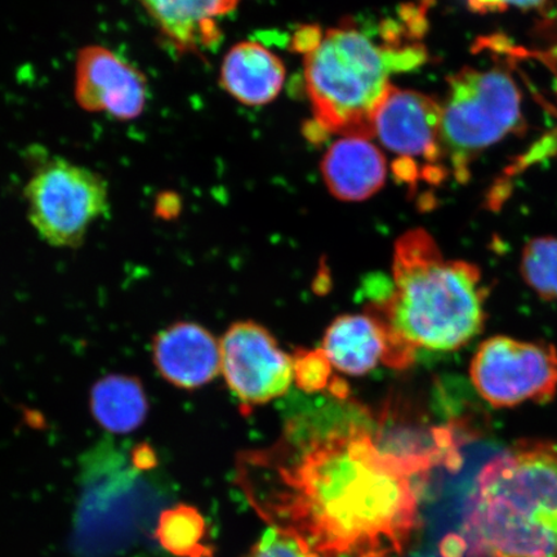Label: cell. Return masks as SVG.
<instances>
[{"instance_id":"11","label":"cell","mask_w":557,"mask_h":557,"mask_svg":"<svg viewBox=\"0 0 557 557\" xmlns=\"http://www.w3.org/2000/svg\"><path fill=\"white\" fill-rule=\"evenodd\" d=\"M151 351L160 377L185 392L208 385L221 373V345L198 323L166 326L152 339Z\"/></svg>"},{"instance_id":"10","label":"cell","mask_w":557,"mask_h":557,"mask_svg":"<svg viewBox=\"0 0 557 557\" xmlns=\"http://www.w3.org/2000/svg\"><path fill=\"white\" fill-rule=\"evenodd\" d=\"M74 96L88 113L134 121L144 113L149 86L144 74L102 46L83 48L76 58Z\"/></svg>"},{"instance_id":"12","label":"cell","mask_w":557,"mask_h":557,"mask_svg":"<svg viewBox=\"0 0 557 557\" xmlns=\"http://www.w3.org/2000/svg\"><path fill=\"white\" fill-rule=\"evenodd\" d=\"M163 39L180 53L213 50L221 41L219 18L238 0H139Z\"/></svg>"},{"instance_id":"17","label":"cell","mask_w":557,"mask_h":557,"mask_svg":"<svg viewBox=\"0 0 557 557\" xmlns=\"http://www.w3.org/2000/svg\"><path fill=\"white\" fill-rule=\"evenodd\" d=\"M156 534L160 545L174 556H212L211 547L205 543L206 520L194 507L181 505L163 512Z\"/></svg>"},{"instance_id":"3","label":"cell","mask_w":557,"mask_h":557,"mask_svg":"<svg viewBox=\"0 0 557 557\" xmlns=\"http://www.w3.org/2000/svg\"><path fill=\"white\" fill-rule=\"evenodd\" d=\"M486 290L475 264L448 260L426 230L395 243L393 289L369 306L388 333V363L408 368L418 348L448 352L471 343L485 324Z\"/></svg>"},{"instance_id":"7","label":"cell","mask_w":557,"mask_h":557,"mask_svg":"<svg viewBox=\"0 0 557 557\" xmlns=\"http://www.w3.org/2000/svg\"><path fill=\"white\" fill-rule=\"evenodd\" d=\"M372 137L395 156L394 176L410 190L442 185L450 174L442 141V103L434 97L392 86L375 110Z\"/></svg>"},{"instance_id":"5","label":"cell","mask_w":557,"mask_h":557,"mask_svg":"<svg viewBox=\"0 0 557 557\" xmlns=\"http://www.w3.org/2000/svg\"><path fill=\"white\" fill-rule=\"evenodd\" d=\"M522 123L521 92L506 70L465 66L449 76L442 103V141L451 176L465 184L473 162Z\"/></svg>"},{"instance_id":"13","label":"cell","mask_w":557,"mask_h":557,"mask_svg":"<svg viewBox=\"0 0 557 557\" xmlns=\"http://www.w3.org/2000/svg\"><path fill=\"white\" fill-rule=\"evenodd\" d=\"M322 174L333 197L361 201L373 197L385 185L387 160L371 138L345 136L326 150Z\"/></svg>"},{"instance_id":"6","label":"cell","mask_w":557,"mask_h":557,"mask_svg":"<svg viewBox=\"0 0 557 557\" xmlns=\"http://www.w3.org/2000/svg\"><path fill=\"white\" fill-rule=\"evenodd\" d=\"M24 195L35 232L58 248L81 247L110 208L109 186L101 174L60 158L35 170Z\"/></svg>"},{"instance_id":"18","label":"cell","mask_w":557,"mask_h":557,"mask_svg":"<svg viewBox=\"0 0 557 557\" xmlns=\"http://www.w3.org/2000/svg\"><path fill=\"white\" fill-rule=\"evenodd\" d=\"M520 269L528 287L539 297L557 301V238L529 242L522 250Z\"/></svg>"},{"instance_id":"9","label":"cell","mask_w":557,"mask_h":557,"mask_svg":"<svg viewBox=\"0 0 557 557\" xmlns=\"http://www.w3.org/2000/svg\"><path fill=\"white\" fill-rule=\"evenodd\" d=\"M220 345L221 373L243 413L281 398L295 382L294 357L260 324L230 325Z\"/></svg>"},{"instance_id":"8","label":"cell","mask_w":557,"mask_h":557,"mask_svg":"<svg viewBox=\"0 0 557 557\" xmlns=\"http://www.w3.org/2000/svg\"><path fill=\"white\" fill-rule=\"evenodd\" d=\"M470 377L493 408L547 403L557 393V350L546 343L494 336L478 347Z\"/></svg>"},{"instance_id":"2","label":"cell","mask_w":557,"mask_h":557,"mask_svg":"<svg viewBox=\"0 0 557 557\" xmlns=\"http://www.w3.org/2000/svg\"><path fill=\"white\" fill-rule=\"evenodd\" d=\"M424 25L423 13L406 5L398 21H382L377 32L361 29L354 21L322 32L304 54L313 116L310 139L329 134L372 139L373 116L393 86L392 76L428 60L421 41Z\"/></svg>"},{"instance_id":"16","label":"cell","mask_w":557,"mask_h":557,"mask_svg":"<svg viewBox=\"0 0 557 557\" xmlns=\"http://www.w3.org/2000/svg\"><path fill=\"white\" fill-rule=\"evenodd\" d=\"M94 420L110 434H129L141 428L150 410L148 394L135 375L113 373L95 383L89 394Z\"/></svg>"},{"instance_id":"19","label":"cell","mask_w":557,"mask_h":557,"mask_svg":"<svg viewBox=\"0 0 557 557\" xmlns=\"http://www.w3.org/2000/svg\"><path fill=\"white\" fill-rule=\"evenodd\" d=\"M555 157H557V124L554 128L547 131L545 135L535 139L524 152H521L520 156L506 166L492 189L490 197L492 203L497 205L498 201L504 200L506 191L512 185L515 178L533 169V166L545 163Z\"/></svg>"},{"instance_id":"20","label":"cell","mask_w":557,"mask_h":557,"mask_svg":"<svg viewBox=\"0 0 557 557\" xmlns=\"http://www.w3.org/2000/svg\"><path fill=\"white\" fill-rule=\"evenodd\" d=\"M295 382L304 393H322L332 389L333 366L326 355L319 350H301L294 357Z\"/></svg>"},{"instance_id":"14","label":"cell","mask_w":557,"mask_h":557,"mask_svg":"<svg viewBox=\"0 0 557 557\" xmlns=\"http://www.w3.org/2000/svg\"><path fill=\"white\" fill-rule=\"evenodd\" d=\"M322 350L337 371L364 375L385 363L388 334L372 312L348 313L333 320L324 334Z\"/></svg>"},{"instance_id":"22","label":"cell","mask_w":557,"mask_h":557,"mask_svg":"<svg viewBox=\"0 0 557 557\" xmlns=\"http://www.w3.org/2000/svg\"><path fill=\"white\" fill-rule=\"evenodd\" d=\"M473 12L497 13L510 10L522 12H535L541 15H549V11L557 9V0H468Z\"/></svg>"},{"instance_id":"1","label":"cell","mask_w":557,"mask_h":557,"mask_svg":"<svg viewBox=\"0 0 557 557\" xmlns=\"http://www.w3.org/2000/svg\"><path fill=\"white\" fill-rule=\"evenodd\" d=\"M441 466L382 447L359 414L289 423L273 447L239 456L236 482L264 522L312 554L388 557L412 543Z\"/></svg>"},{"instance_id":"21","label":"cell","mask_w":557,"mask_h":557,"mask_svg":"<svg viewBox=\"0 0 557 557\" xmlns=\"http://www.w3.org/2000/svg\"><path fill=\"white\" fill-rule=\"evenodd\" d=\"M246 557H322L309 552L290 535L270 528L263 537L249 549Z\"/></svg>"},{"instance_id":"15","label":"cell","mask_w":557,"mask_h":557,"mask_svg":"<svg viewBox=\"0 0 557 557\" xmlns=\"http://www.w3.org/2000/svg\"><path fill=\"white\" fill-rule=\"evenodd\" d=\"M285 69L281 59L256 41H242L222 61L220 83L236 101L259 107L281 94Z\"/></svg>"},{"instance_id":"4","label":"cell","mask_w":557,"mask_h":557,"mask_svg":"<svg viewBox=\"0 0 557 557\" xmlns=\"http://www.w3.org/2000/svg\"><path fill=\"white\" fill-rule=\"evenodd\" d=\"M462 541L468 557H557V443L522 438L486 459Z\"/></svg>"}]
</instances>
